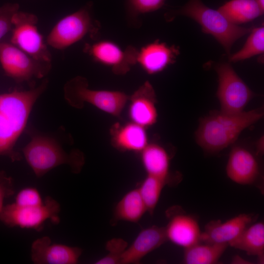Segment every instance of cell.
<instances>
[{
	"label": "cell",
	"mask_w": 264,
	"mask_h": 264,
	"mask_svg": "<svg viewBox=\"0 0 264 264\" xmlns=\"http://www.w3.org/2000/svg\"><path fill=\"white\" fill-rule=\"evenodd\" d=\"M147 212L138 189L127 192L116 205L114 220L138 222Z\"/></svg>",
	"instance_id": "obj_24"
},
{
	"label": "cell",
	"mask_w": 264,
	"mask_h": 264,
	"mask_svg": "<svg viewBox=\"0 0 264 264\" xmlns=\"http://www.w3.org/2000/svg\"><path fill=\"white\" fill-rule=\"evenodd\" d=\"M167 241L165 227L153 225L142 230L123 253L120 264H138L144 257Z\"/></svg>",
	"instance_id": "obj_18"
},
{
	"label": "cell",
	"mask_w": 264,
	"mask_h": 264,
	"mask_svg": "<svg viewBox=\"0 0 264 264\" xmlns=\"http://www.w3.org/2000/svg\"><path fill=\"white\" fill-rule=\"evenodd\" d=\"M232 264H250L249 262L243 259L240 256L237 255L233 258L231 261Z\"/></svg>",
	"instance_id": "obj_32"
},
{
	"label": "cell",
	"mask_w": 264,
	"mask_h": 264,
	"mask_svg": "<svg viewBox=\"0 0 264 264\" xmlns=\"http://www.w3.org/2000/svg\"><path fill=\"white\" fill-rule=\"evenodd\" d=\"M216 70L219 79L217 95L220 103V111L227 113H237L243 111L254 93L230 64H220Z\"/></svg>",
	"instance_id": "obj_10"
},
{
	"label": "cell",
	"mask_w": 264,
	"mask_h": 264,
	"mask_svg": "<svg viewBox=\"0 0 264 264\" xmlns=\"http://www.w3.org/2000/svg\"><path fill=\"white\" fill-rule=\"evenodd\" d=\"M48 84L44 79L39 86L27 90L0 94V156L12 162L22 159V155L15 149L16 143L25 128L34 104Z\"/></svg>",
	"instance_id": "obj_1"
},
{
	"label": "cell",
	"mask_w": 264,
	"mask_h": 264,
	"mask_svg": "<svg viewBox=\"0 0 264 264\" xmlns=\"http://www.w3.org/2000/svg\"><path fill=\"white\" fill-rule=\"evenodd\" d=\"M227 176L241 185H251L258 179L260 168L257 159L247 149L236 146L230 151L226 167Z\"/></svg>",
	"instance_id": "obj_16"
},
{
	"label": "cell",
	"mask_w": 264,
	"mask_h": 264,
	"mask_svg": "<svg viewBox=\"0 0 264 264\" xmlns=\"http://www.w3.org/2000/svg\"><path fill=\"white\" fill-rule=\"evenodd\" d=\"M19 8L17 3H7L0 7V41L12 29L13 16Z\"/></svg>",
	"instance_id": "obj_30"
},
{
	"label": "cell",
	"mask_w": 264,
	"mask_h": 264,
	"mask_svg": "<svg viewBox=\"0 0 264 264\" xmlns=\"http://www.w3.org/2000/svg\"><path fill=\"white\" fill-rule=\"evenodd\" d=\"M138 49L132 45L125 49L109 40L86 44L84 52L97 63L110 67L116 75H124L136 64Z\"/></svg>",
	"instance_id": "obj_11"
},
{
	"label": "cell",
	"mask_w": 264,
	"mask_h": 264,
	"mask_svg": "<svg viewBox=\"0 0 264 264\" xmlns=\"http://www.w3.org/2000/svg\"><path fill=\"white\" fill-rule=\"evenodd\" d=\"M169 220L165 227L167 241L184 249L200 242L201 231L197 219L179 207L167 212Z\"/></svg>",
	"instance_id": "obj_12"
},
{
	"label": "cell",
	"mask_w": 264,
	"mask_h": 264,
	"mask_svg": "<svg viewBox=\"0 0 264 264\" xmlns=\"http://www.w3.org/2000/svg\"><path fill=\"white\" fill-rule=\"evenodd\" d=\"M101 29L93 15V3L84 6L60 19L48 33L46 43L50 47L64 50L86 37L96 39Z\"/></svg>",
	"instance_id": "obj_5"
},
{
	"label": "cell",
	"mask_w": 264,
	"mask_h": 264,
	"mask_svg": "<svg viewBox=\"0 0 264 264\" xmlns=\"http://www.w3.org/2000/svg\"><path fill=\"white\" fill-rule=\"evenodd\" d=\"M38 17L18 11L12 18L11 43L39 61L51 63V55L39 32Z\"/></svg>",
	"instance_id": "obj_9"
},
{
	"label": "cell",
	"mask_w": 264,
	"mask_h": 264,
	"mask_svg": "<svg viewBox=\"0 0 264 264\" xmlns=\"http://www.w3.org/2000/svg\"><path fill=\"white\" fill-rule=\"evenodd\" d=\"M15 192L13 180L3 171H0V214L4 207V200Z\"/></svg>",
	"instance_id": "obj_31"
},
{
	"label": "cell",
	"mask_w": 264,
	"mask_h": 264,
	"mask_svg": "<svg viewBox=\"0 0 264 264\" xmlns=\"http://www.w3.org/2000/svg\"><path fill=\"white\" fill-rule=\"evenodd\" d=\"M128 243L124 240L113 238L109 241L106 245L108 253L105 257L97 261L96 264H120L123 253L127 248Z\"/></svg>",
	"instance_id": "obj_28"
},
{
	"label": "cell",
	"mask_w": 264,
	"mask_h": 264,
	"mask_svg": "<svg viewBox=\"0 0 264 264\" xmlns=\"http://www.w3.org/2000/svg\"><path fill=\"white\" fill-rule=\"evenodd\" d=\"M61 207L59 203L50 196L44 199L43 204L37 206H20L14 202L4 206L0 220L9 227L41 230L45 222L50 220L57 224Z\"/></svg>",
	"instance_id": "obj_7"
},
{
	"label": "cell",
	"mask_w": 264,
	"mask_h": 264,
	"mask_svg": "<svg viewBox=\"0 0 264 264\" xmlns=\"http://www.w3.org/2000/svg\"><path fill=\"white\" fill-rule=\"evenodd\" d=\"M128 115L131 122L143 127L151 126L157 121L156 95L148 81L129 96Z\"/></svg>",
	"instance_id": "obj_15"
},
{
	"label": "cell",
	"mask_w": 264,
	"mask_h": 264,
	"mask_svg": "<svg viewBox=\"0 0 264 264\" xmlns=\"http://www.w3.org/2000/svg\"><path fill=\"white\" fill-rule=\"evenodd\" d=\"M31 140L23 148L25 160L36 176L41 177L53 169L67 165L75 173L80 172L84 164L83 153L74 150L68 153L52 136L29 131Z\"/></svg>",
	"instance_id": "obj_3"
},
{
	"label": "cell",
	"mask_w": 264,
	"mask_h": 264,
	"mask_svg": "<svg viewBox=\"0 0 264 264\" xmlns=\"http://www.w3.org/2000/svg\"><path fill=\"white\" fill-rule=\"evenodd\" d=\"M140 153L147 175L159 178L168 184L170 158L166 150L157 144L149 143Z\"/></svg>",
	"instance_id": "obj_20"
},
{
	"label": "cell",
	"mask_w": 264,
	"mask_h": 264,
	"mask_svg": "<svg viewBox=\"0 0 264 264\" xmlns=\"http://www.w3.org/2000/svg\"><path fill=\"white\" fill-rule=\"evenodd\" d=\"M263 115L262 108L237 113L212 112L200 120L196 132V141L208 153L220 152L234 143L244 129Z\"/></svg>",
	"instance_id": "obj_2"
},
{
	"label": "cell",
	"mask_w": 264,
	"mask_h": 264,
	"mask_svg": "<svg viewBox=\"0 0 264 264\" xmlns=\"http://www.w3.org/2000/svg\"><path fill=\"white\" fill-rule=\"evenodd\" d=\"M64 94L65 100L72 107L82 109L85 103H88L116 117L120 116L129 98V95L121 91L91 89L88 80L81 76L66 82Z\"/></svg>",
	"instance_id": "obj_6"
},
{
	"label": "cell",
	"mask_w": 264,
	"mask_h": 264,
	"mask_svg": "<svg viewBox=\"0 0 264 264\" xmlns=\"http://www.w3.org/2000/svg\"><path fill=\"white\" fill-rule=\"evenodd\" d=\"M177 15L187 16L198 22L203 31L212 35L228 55L233 44L252 30L233 23L218 10L208 7L201 0H189L179 8L166 13L165 17L170 21Z\"/></svg>",
	"instance_id": "obj_4"
},
{
	"label": "cell",
	"mask_w": 264,
	"mask_h": 264,
	"mask_svg": "<svg viewBox=\"0 0 264 264\" xmlns=\"http://www.w3.org/2000/svg\"><path fill=\"white\" fill-rule=\"evenodd\" d=\"M82 253L81 248L53 243L47 236L36 239L31 247V259L36 264H75Z\"/></svg>",
	"instance_id": "obj_13"
},
{
	"label": "cell",
	"mask_w": 264,
	"mask_h": 264,
	"mask_svg": "<svg viewBox=\"0 0 264 264\" xmlns=\"http://www.w3.org/2000/svg\"><path fill=\"white\" fill-rule=\"evenodd\" d=\"M110 134L112 145L121 151L140 153L149 144L146 128L131 121L113 125Z\"/></svg>",
	"instance_id": "obj_19"
},
{
	"label": "cell",
	"mask_w": 264,
	"mask_h": 264,
	"mask_svg": "<svg viewBox=\"0 0 264 264\" xmlns=\"http://www.w3.org/2000/svg\"><path fill=\"white\" fill-rule=\"evenodd\" d=\"M44 200L38 189L28 187L21 189L15 197V203L20 206H37L43 204Z\"/></svg>",
	"instance_id": "obj_29"
},
{
	"label": "cell",
	"mask_w": 264,
	"mask_h": 264,
	"mask_svg": "<svg viewBox=\"0 0 264 264\" xmlns=\"http://www.w3.org/2000/svg\"><path fill=\"white\" fill-rule=\"evenodd\" d=\"M165 1V0H126L125 8L128 19L135 22L141 15L159 9L164 5Z\"/></svg>",
	"instance_id": "obj_27"
},
{
	"label": "cell",
	"mask_w": 264,
	"mask_h": 264,
	"mask_svg": "<svg viewBox=\"0 0 264 264\" xmlns=\"http://www.w3.org/2000/svg\"><path fill=\"white\" fill-rule=\"evenodd\" d=\"M228 245L255 256L259 262H264V223L258 222L248 226Z\"/></svg>",
	"instance_id": "obj_21"
},
{
	"label": "cell",
	"mask_w": 264,
	"mask_h": 264,
	"mask_svg": "<svg viewBox=\"0 0 264 264\" xmlns=\"http://www.w3.org/2000/svg\"><path fill=\"white\" fill-rule=\"evenodd\" d=\"M250 34L242 48L231 55L229 61L237 62L264 53V27L261 26L251 30Z\"/></svg>",
	"instance_id": "obj_26"
},
{
	"label": "cell",
	"mask_w": 264,
	"mask_h": 264,
	"mask_svg": "<svg viewBox=\"0 0 264 264\" xmlns=\"http://www.w3.org/2000/svg\"><path fill=\"white\" fill-rule=\"evenodd\" d=\"M261 6L264 8V0H257Z\"/></svg>",
	"instance_id": "obj_34"
},
{
	"label": "cell",
	"mask_w": 264,
	"mask_h": 264,
	"mask_svg": "<svg viewBox=\"0 0 264 264\" xmlns=\"http://www.w3.org/2000/svg\"><path fill=\"white\" fill-rule=\"evenodd\" d=\"M179 53L176 46L155 41L138 49L136 64L148 74H155L173 64Z\"/></svg>",
	"instance_id": "obj_17"
},
{
	"label": "cell",
	"mask_w": 264,
	"mask_h": 264,
	"mask_svg": "<svg viewBox=\"0 0 264 264\" xmlns=\"http://www.w3.org/2000/svg\"><path fill=\"white\" fill-rule=\"evenodd\" d=\"M218 10L235 24L250 22L261 16L264 11L257 0H231Z\"/></svg>",
	"instance_id": "obj_22"
},
{
	"label": "cell",
	"mask_w": 264,
	"mask_h": 264,
	"mask_svg": "<svg viewBox=\"0 0 264 264\" xmlns=\"http://www.w3.org/2000/svg\"><path fill=\"white\" fill-rule=\"evenodd\" d=\"M167 184L165 181L159 178L147 175L137 188L147 211L151 215L153 214L162 190Z\"/></svg>",
	"instance_id": "obj_25"
},
{
	"label": "cell",
	"mask_w": 264,
	"mask_h": 264,
	"mask_svg": "<svg viewBox=\"0 0 264 264\" xmlns=\"http://www.w3.org/2000/svg\"><path fill=\"white\" fill-rule=\"evenodd\" d=\"M255 220V215L251 214H241L224 222L211 220L201 232L200 242L229 244Z\"/></svg>",
	"instance_id": "obj_14"
},
{
	"label": "cell",
	"mask_w": 264,
	"mask_h": 264,
	"mask_svg": "<svg viewBox=\"0 0 264 264\" xmlns=\"http://www.w3.org/2000/svg\"><path fill=\"white\" fill-rule=\"evenodd\" d=\"M228 246L226 243L199 242L184 249L183 262L186 264H215Z\"/></svg>",
	"instance_id": "obj_23"
},
{
	"label": "cell",
	"mask_w": 264,
	"mask_h": 264,
	"mask_svg": "<svg viewBox=\"0 0 264 264\" xmlns=\"http://www.w3.org/2000/svg\"><path fill=\"white\" fill-rule=\"evenodd\" d=\"M0 63L5 74L17 83H30L50 72L51 63L39 61L11 43L0 42Z\"/></svg>",
	"instance_id": "obj_8"
},
{
	"label": "cell",
	"mask_w": 264,
	"mask_h": 264,
	"mask_svg": "<svg viewBox=\"0 0 264 264\" xmlns=\"http://www.w3.org/2000/svg\"><path fill=\"white\" fill-rule=\"evenodd\" d=\"M263 138L262 137L258 140L257 144V153L259 154H262L264 151V145H263Z\"/></svg>",
	"instance_id": "obj_33"
}]
</instances>
